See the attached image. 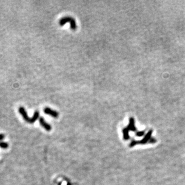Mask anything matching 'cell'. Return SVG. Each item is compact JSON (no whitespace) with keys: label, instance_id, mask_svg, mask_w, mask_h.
I'll return each mask as SVG.
<instances>
[{"label":"cell","instance_id":"cell-4","mask_svg":"<svg viewBox=\"0 0 185 185\" xmlns=\"http://www.w3.org/2000/svg\"><path fill=\"white\" fill-rule=\"evenodd\" d=\"M39 122H40V124L46 130L48 131H49L51 130V129H52V127H51L50 125H49V124H48L46 123L43 117L40 118V119H39Z\"/></svg>","mask_w":185,"mask_h":185},{"label":"cell","instance_id":"cell-2","mask_svg":"<svg viewBox=\"0 0 185 185\" xmlns=\"http://www.w3.org/2000/svg\"><path fill=\"white\" fill-rule=\"evenodd\" d=\"M70 23V28L72 30H76L77 28V25L76 21L75 20L70 17H65L60 19L59 21V24L60 26H63L66 23Z\"/></svg>","mask_w":185,"mask_h":185},{"label":"cell","instance_id":"cell-7","mask_svg":"<svg viewBox=\"0 0 185 185\" xmlns=\"http://www.w3.org/2000/svg\"><path fill=\"white\" fill-rule=\"evenodd\" d=\"M0 147L2 149H5L8 147V144L5 142H0Z\"/></svg>","mask_w":185,"mask_h":185},{"label":"cell","instance_id":"cell-5","mask_svg":"<svg viewBox=\"0 0 185 185\" xmlns=\"http://www.w3.org/2000/svg\"><path fill=\"white\" fill-rule=\"evenodd\" d=\"M127 128L129 130H131L132 131L135 130V127L134 125V119L133 118H130L129 120V124Z\"/></svg>","mask_w":185,"mask_h":185},{"label":"cell","instance_id":"cell-6","mask_svg":"<svg viewBox=\"0 0 185 185\" xmlns=\"http://www.w3.org/2000/svg\"><path fill=\"white\" fill-rule=\"evenodd\" d=\"M123 138L125 140H128L129 138V129L127 128H124L123 130Z\"/></svg>","mask_w":185,"mask_h":185},{"label":"cell","instance_id":"cell-8","mask_svg":"<svg viewBox=\"0 0 185 185\" xmlns=\"http://www.w3.org/2000/svg\"><path fill=\"white\" fill-rule=\"evenodd\" d=\"M4 138V135L2 134H0V140H2Z\"/></svg>","mask_w":185,"mask_h":185},{"label":"cell","instance_id":"cell-3","mask_svg":"<svg viewBox=\"0 0 185 185\" xmlns=\"http://www.w3.org/2000/svg\"><path fill=\"white\" fill-rule=\"evenodd\" d=\"M44 112L45 114L54 118H57L59 116V113L57 111H54L49 108H45L44 110Z\"/></svg>","mask_w":185,"mask_h":185},{"label":"cell","instance_id":"cell-1","mask_svg":"<svg viewBox=\"0 0 185 185\" xmlns=\"http://www.w3.org/2000/svg\"><path fill=\"white\" fill-rule=\"evenodd\" d=\"M19 112L22 115L23 119H24L26 122H27V123H34V122L38 119V118L39 117V112L36 111L34 114L33 117L30 118H29L28 116V115H27V113L25 109L23 107L20 108L19 109Z\"/></svg>","mask_w":185,"mask_h":185}]
</instances>
